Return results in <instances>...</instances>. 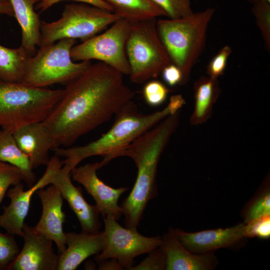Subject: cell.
Instances as JSON below:
<instances>
[{
	"instance_id": "obj_1",
	"label": "cell",
	"mask_w": 270,
	"mask_h": 270,
	"mask_svg": "<svg viewBox=\"0 0 270 270\" xmlns=\"http://www.w3.org/2000/svg\"><path fill=\"white\" fill-rule=\"evenodd\" d=\"M121 72L104 62L92 63L67 84L63 94L42 122L54 148L72 146L78 138L108 121L134 93Z\"/></svg>"
},
{
	"instance_id": "obj_2",
	"label": "cell",
	"mask_w": 270,
	"mask_h": 270,
	"mask_svg": "<svg viewBox=\"0 0 270 270\" xmlns=\"http://www.w3.org/2000/svg\"><path fill=\"white\" fill-rule=\"evenodd\" d=\"M185 104L182 96L173 95L162 110L152 114L140 112L132 101L124 104L115 115L110 129L97 140L85 145L53 148L56 155L63 157L64 166L71 170L84 159L96 156L103 157L102 166L120 156L122 152L135 140L168 116L179 111Z\"/></svg>"
},
{
	"instance_id": "obj_3",
	"label": "cell",
	"mask_w": 270,
	"mask_h": 270,
	"mask_svg": "<svg viewBox=\"0 0 270 270\" xmlns=\"http://www.w3.org/2000/svg\"><path fill=\"white\" fill-rule=\"evenodd\" d=\"M179 111L170 115L135 140L121 154L134 162L137 176L120 207L126 227L136 228L148 202L156 195V177L160 157L179 124Z\"/></svg>"
},
{
	"instance_id": "obj_4",
	"label": "cell",
	"mask_w": 270,
	"mask_h": 270,
	"mask_svg": "<svg viewBox=\"0 0 270 270\" xmlns=\"http://www.w3.org/2000/svg\"><path fill=\"white\" fill-rule=\"evenodd\" d=\"M216 10L208 8L176 19L156 20V30L172 63L182 74L180 86L186 84L204 50L208 28Z\"/></svg>"
},
{
	"instance_id": "obj_5",
	"label": "cell",
	"mask_w": 270,
	"mask_h": 270,
	"mask_svg": "<svg viewBox=\"0 0 270 270\" xmlns=\"http://www.w3.org/2000/svg\"><path fill=\"white\" fill-rule=\"evenodd\" d=\"M63 93L64 89L0 82V126L13 134L28 124L43 122Z\"/></svg>"
},
{
	"instance_id": "obj_6",
	"label": "cell",
	"mask_w": 270,
	"mask_h": 270,
	"mask_svg": "<svg viewBox=\"0 0 270 270\" xmlns=\"http://www.w3.org/2000/svg\"><path fill=\"white\" fill-rule=\"evenodd\" d=\"M76 40L63 38L39 47L27 62L21 83L34 88H46L54 84H67L82 74L90 61L74 62L70 51Z\"/></svg>"
},
{
	"instance_id": "obj_7",
	"label": "cell",
	"mask_w": 270,
	"mask_h": 270,
	"mask_svg": "<svg viewBox=\"0 0 270 270\" xmlns=\"http://www.w3.org/2000/svg\"><path fill=\"white\" fill-rule=\"evenodd\" d=\"M130 24L126 46L130 76L140 84L156 78L172 63L158 35L156 18Z\"/></svg>"
},
{
	"instance_id": "obj_8",
	"label": "cell",
	"mask_w": 270,
	"mask_h": 270,
	"mask_svg": "<svg viewBox=\"0 0 270 270\" xmlns=\"http://www.w3.org/2000/svg\"><path fill=\"white\" fill-rule=\"evenodd\" d=\"M120 18L114 12L92 5L66 4L59 19L50 22L41 21L40 46L63 38L80 39L84 42Z\"/></svg>"
},
{
	"instance_id": "obj_9",
	"label": "cell",
	"mask_w": 270,
	"mask_h": 270,
	"mask_svg": "<svg viewBox=\"0 0 270 270\" xmlns=\"http://www.w3.org/2000/svg\"><path fill=\"white\" fill-rule=\"evenodd\" d=\"M131 24L120 18L104 32L74 46L70 56L74 62L96 60L106 63L122 74L130 75V68L126 46Z\"/></svg>"
},
{
	"instance_id": "obj_10",
	"label": "cell",
	"mask_w": 270,
	"mask_h": 270,
	"mask_svg": "<svg viewBox=\"0 0 270 270\" xmlns=\"http://www.w3.org/2000/svg\"><path fill=\"white\" fill-rule=\"evenodd\" d=\"M103 218V246L94 258L97 263L114 258L124 269L128 270L134 266L136 257L148 254L162 244L160 236L147 237L140 234L136 228L122 227L112 218Z\"/></svg>"
},
{
	"instance_id": "obj_11",
	"label": "cell",
	"mask_w": 270,
	"mask_h": 270,
	"mask_svg": "<svg viewBox=\"0 0 270 270\" xmlns=\"http://www.w3.org/2000/svg\"><path fill=\"white\" fill-rule=\"evenodd\" d=\"M58 156L51 158L46 164V170L40 178L26 190L20 182L7 191L10 200L8 206H4V212L0 215V226L14 235L22 237L24 220L30 208L31 198L36 192L52 184L56 172L62 166Z\"/></svg>"
},
{
	"instance_id": "obj_12",
	"label": "cell",
	"mask_w": 270,
	"mask_h": 270,
	"mask_svg": "<svg viewBox=\"0 0 270 270\" xmlns=\"http://www.w3.org/2000/svg\"><path fill=\"white\" fill-rule=\"evenodd\" d=\"M102 167L100 162L89 163L71 170L72 179L80 183L90 194L96 202L102 216H109L118 220L122 215L118 200L128 188H112L100 180L96 171Z\"/></svg>"
},
{
	"instance_id": "obj_13",
	"label": "cell",
	"mask_w": 270,
	"mask_h": 270,
	"mask_svg": "<svg viewBox=\"0 0 270 270\" xmlns=\"http://www.w3.org/2000/svg\"><path fill=\"white\" fill-rule=\"evenodd\" d=\"M24 244L7 270H57L58 254L52 250V240L24 223Z\"/></svg>"
},
{
	"instance_id": "obj_14",
	"label": "cell",
	"mask_w": 270,
	"mask_h": 270,
	"mask_svg": "<svg viewBox=\"0 0 270 270\" xmlns=\"http://www.w3.org/2000/svg\"><path fill=\"white\" fill-rule=\"evenodd\" d=\"M71 170L62 166L54 174L52 184L60 192L76 216L82 232L88 234L99 232L100 223L99 210L96 205L89 204L84 198L79 188L75 186L71 180Z\"/></svg>"
},
{
	"instance_id": "obj_15",
	"label": "cell",
	"mask_w": 270,
	"mask_h": 270,
	"mask_svg": "<svg viewBox=\"0 0 270 270\" xmlns=\"http://www.w3.org/2000/svg\"><path fill=\"white\" fill-rule=\"evenodd\" d=\"M36 194L40 200L42 212L34 228L54 242L60 255L66 248V234L63 230L66 218L62 210L63 198L60 190L52 184L46 189L38 190Z\"/></svg>"
},
{
	"instance_id": "obj_16",
	"label": "cell",
	"mask_w": 270,
	"mask_h": 270,
	"mask_svg": "<svg viewBox=\"0 0 270 270\" xmlns=\"http://www.w3.org/2000/svg\"><path fill=\"white\" fill-rule=\"evenodd\" d=\"M244 223L234 226L204 230L194 232L172 229L180 242L190 252L194 254H205L224 248L231 246L245 238Z\"/></svg>"
},
{
	"instance_id": "obj_17",
	"label": "cell",
	"mask_w": 270,
	"mask_h": 270,
	"mask_svg": "<svg viewBox=\"0 0 270 270\" xmlns=\"http://www.w3.org/2000/svg\"><path fill=\"white\" fill-rule=\"evenodd\" d=\"M160 246L166 254L165 270H210L216 266L217 260L212 252L197 254L190 252L180 242L172 228L163 236Z\"/></svg>"
},
{
	"instance_id": "obj_18",
	"label": "cell",
	"mask_w": 270,
	"mask_h": 270,
	"mask_svg": "<svg viewBox=\"0 0 270 270\" xmlns=\"http://www.w3.org/2000/svg\"><path fill=\"white\" fill-rule=\"evenodd\" d=\"M13 136L18 146L28 156L32 169L48 164V152L54 148V140L42 122L28 124Z\"/></svg>"
},
{
	"instance_id": "obj_19",
	"label": "cell",
	"mask_w": 270,
	"mask_h": 270,
	"mask_svg": "<svg viewBox=\"0 0 270 270\" xmlns=\"http://www.w3.org/2000/svg\"><path fill=\"white\" fill-rule=\"evenodd\" d=\"M68 247L59 256L57 270H74L87 258L100 252L103 234L65 232Z\"/></svg>"
},
{
	"instance_id": "obj_20",
	"label": "cell",
	"mask_w": 270,
	"mask_h": 270,
	"mask_svg": "<svg viewBox=\"0 0 270 270\" xmlns=\"http://www.w3.org/2000/svg\"><path fill=\"white\" fill-rule=\"evenodd\" d=\"M22 32L20 46L30 56L36 52L40 43L41 21L34 6L39 0H9Z\"/></svg>"
},
{
	"instance_id": "obj_21",
	"label": "cell",
	"mask_w": 270,
	"mask_h": 270,
	"mask_svg": "<svg viewBox=\"0 0 270 270\" xmlns=\"http://www.w3.org/2000/svg\"><path fill=\"white\" fill-rule=\"evenodd\" d=\"M194 105L190 118L192 125L205 122L212 114V108L220 92L218 79L202 76L194 85Z\"/></svg>"
},
{
	"instance_id": "obj_22",
	"label": "cell",
	"mask_w": 270,
	"mask_h": 270,
	"mask_svg": "<svg viewBox=\"0 0 270 270\" xmlns=\"http://www.w3.org/2000/svg\"><path fill=\"white\" fill-rule=\"evenodd\" d=\"M0 162L19 169L23 180L29 188L35 184L36 176L28 156L18 146L13 134L2 128L0 130Z\"/></svg>"
},
{
	"instance_id": "obj_23",
	"label": "cell",
	"mask_w": 270,
	"mask_h": 270,
	"mask_svg": "<svg viewBox=\"0 0 270 270\" xmlns=\"http://www.w3.org/2000/svg\"><path fill=\"white\" fill-rule=\"evenodd\" d=\"M113 12L130 24L166 16V12L152 0H104Z\"/></svg>"
},
{
	"instance_id": "obj_24",
	"label": "cell",
	"mask_w": 270,
	"mask_h": 270,
	"mask_svg": "<svg viewBox=\"0 0 270 270\" xmlns=\"http://www.w3.org/2000/svg\"><path fill=\"white\" fill-rule=\"evenodd\" d=\"M30 56L21 46L12 48L0 44V82L21 83Z\"/></svg>"
},
{
	"instance_id": "obj_25",
	"label": "cell",
	"mask_w": 270,
	"mask_h": 270,
	"mask_svg": "<svg viewBox=\"0 0 270 270\" xmlns=\"http://www.w3.org/2000/svg\"><path fill=\"white\" fill-rule=\"evenodd\" d=\"M268 182L254 198L245 210L244 223L270 216V191Z\"/></svg>"
},
{
	"instance_id": "obj_26",
	"label": "cell",
	"mask_w": 270,
	"mask_h": 270,
	"mask_svg": "<svg viewBox=\"0 0 270 270\" xmlns=\"http://www.w3.org/2000/svg\"><path fill=\"white\" fill-rule=\"evenodd\" d=\"M252 12L263 38L266 49L270 50V2H260L253 4Z\"/></svg>"
},
{
	"instance_id": "obj_27",
	"label": "cell",
	"mask_w": 270,
	"mask_h": 270,
	"mask_svg": "<svg viewBox=\"0 0 270 270\" xmlns=\"http://www.w3.org/2000/svg\"><path fill=\"white\" fill-rule=\"evenodd\" d=\"M20 252L14 235L0 231V270H8Z\"/></svg>"
},
{
	"instance_id": "obj_28",
	"label": "cell",
	"mask_w": 270,
	"mask_h": 270,
	"mask_svg": "<svg viewBox=\"0 0 270 270\" xmlns=\"http://www.w3.org/2000/svg\"><path fill=\"white\" fill-rule=\"evenodd\" d=\"M160 8L169 18L176 19L188 16L194 12L190 0H152Z\"/></svg>"
},
{
	"instance_id": "obj_29",
	"label": "cell",
	"mask_w": 270,
	"mask_h": 270,
	"mask_svg": "<svg viewBox=\"0 0 270 270\" xmlns=\"http://www.w3.org/2000/svg\"><path fill=\"white\" fill-rule=\"evenodd\" d=\"M170 91L162 82L152 80L144 85L142 94L148 104L151 106H158L165 102Z\"/></svg>"
},
{
	"instance_id": "obj_30",
	"label": "cell",
	"mask_w": 270,
	"mask_h": 270,
	"mask_svg": "<svg viewBox=\"0 0 270 270\" xmlns=\"http://www.w3.org/2000/svg\"><path fill=\"white\" fill-rule=\"evenodd\" d=\"M23 180L19 169L10 164L0 162V204L8 188Z\"/></svg>"
},
{
	"instance_id": "obj_31",
	"label": "cell",
	"mask_w": 270,
	"mask_h": 270,
	"mask_svg": "<svg viewBox=\"0 0 270 270\" xmlns=\"http://www.w3.org/2000/svg\"><path fill=\"white\" fill-rule=\"evenodd\" d=\"M166 266V254L160 246L150 252L142 262L128 270H162Z\"/></svg>"
},
{
	"instance_id": "obj_32",
	"label": "cell",
	"mask_w": 270,
	"mask_h": 270,
	"mask_svg": "<svg viewBox=\"0 0 270 270\" xmlns=\"http://www.w3.org/2000/svg\"><path fill=\"white\" fill-rule=\"evenodd\" d=\"M244 236L245 238H268L270 237V216L244 223Z\"/></svg>"
},
{
	"instance_id": "obj_33",
	"label": "cell",
	"mask_w": 270,
	"mask_h": 270,
	"mask_svg": "<svg viewBox=\"0 0 270 270\" xmlns=\"http://www.w3.org/2000/svg\"><path fill=\"white\" fill-rule=\"evenodd\" d=\"M232 50L228 46H223L212 58L207 66L206 72L208 76L218 79L225 70L226 62Z\"/></svg>"
},
{
	"instance_id": "obj_34",
	"label": "cell",
	"mask_w": 270,
	"mask_h": 270,
	"mask_svg": "<svg viewBox=\"0 0 270 270\" xmlns=\"http://www.w3.org/2000/svg\"><path fill=\"white\" fill-rule=\"evenodd\" d=\"M70 0L92 5L107 11L113 12L112 6L104 0H39L36 9L41 12L46 10L54 4L60 2Z\"/></svg>"
},
{
	"instance_id": "obj_35",
	"label": "cell",
	"mask_w": 270,
	"mask_h": 270,
	"mask_svg": "<svg viewBox=\"0 0 270 270\" xmlns=\"http://www.w3.org/2000/svg\"><path fill=\"white\" fill-rule=\"evenodd\" d=\"M163 80L170 86H174L180 84L182 74L179 68L172 64L166 66L162 71Z\"/></svg>"
},
{
	"instance_id": "obj_36",
	"label": "cell",
	"mask_w": 270,
	"mask_h": 270,
	"mask_svg": "<svg viewBox=\"0 0 270 270\" xmlns=\"http://www.w3.org/2000/svg\"><path fill=\"white\" fill-rule=\"evenodd\" d=\"M98 269L100 270H122L124 268L119 264L118 260L114 258H109L98 262Z\"/></svg>"
},
{
	"instance_id": "obj_37",
	"label": "cell",
	"mask_w": 270,
	"mask_h": 270,
	"mask_svg": "<svg viewBox=\"0 0 270 270\" xmlns=\"http://www.w3.org/2000/svg\"><path fill=\"white\" fill-rule=\"evenodd\" d=\"M0 14L14 17V10L9 0H0Z\"/></svg>"
},
{
	"instance_id": "obj_38",
	"label": "cell",
	"mask_w": 270,
	"mask_h": 270,
	"mask_svg": "<svg viewBox=\"0 0 270 270\" xmlns=\"http://www.w3.org/2000/svg\"><path fill=\"white\" fill-rule=\"evenodd\" d=\"M248 2L252 5L260 2H270V0H246Z\"/></svg>"
}]
</instances>
